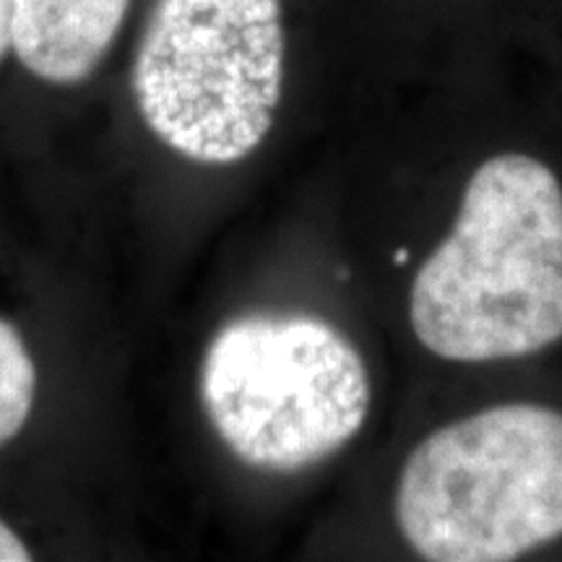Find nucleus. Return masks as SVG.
Here are the masks:
<instances>
[{"mask_svg":"<svg viewBox=\"0 0 562 562\" xmlns=\"http://www.w3.org/2000/svg\"><path fill=\"white\" fill-rule=\"evenodd\" d=\"M37 364L24 336L0 318V448L16 440L32 417Z\"/></svg>","mask_w":562,"mask_h":562,"instance_id":"nucleus-6","label":"nucleus"},{"mask_svg":"<svg viewBox=\"0 0 562 562\" xmlns=\"http://www.w3.org/2000/svg\"><path fill=\"white\" fill-rule=\"evenodd\" d=\"M417 341L446 362L537 355L562 339V186L531 154H495L409 290Z\"/></svg>","mask_w":562,"mask_h":562,"instance_id":"nucleus-1","label":"nucleus"},{"mask_svg":"<svg viewBox=\"0 0 562 562\" xmlns=\"http://www.w3.org/2000/svg\"><path fill=\"white\" fill-rule=\"evenodd\" d=\"M32 552L16 529L0 518V562H30Z\"/></svg>","mask_w":562,"mask_h":562,"instance_id":"nucleus-7","label":"nucleus"},{"mask_svg":"<svg viewBox=\"0 0 562 562\" xmlns=\"http://www.w3.org/2000/svg\"><path fill=\"white\" fill-rule=\"evenodd\" d=\"M13 11L16 0H0V70L13 63Z\"/></svg>","mask_w":562,"mask_h":562,"instance_id":"nucleus-8","label":"nucleus"},{"mask_svg":"<svg viewBox=\"0 0 562 562\" xmlns=\"http://www.w3.org/2000/svg\"><path fill=\"white\" fill-rule=\"evenodd\" d=\"M292 58V0H144L125 83L159 144L227 167L269 138Z\"/></svg>","mask_w":562,"mask_h":562,"instance_id":"nucleus-2","label":"nucleus"},{"mask_svg":"<svg viewBox=\"0 0 562 562\" xmlns=\"http://www.w3.org/2000/svg\"><path fill=\"white\" fill-rule=\"evenodd\" d=\"M144 0H16L13 66L50 91L100 79Z\"/></svg>","mask_w":562,"mask_h":562,"instance_id":"nucleus-5","label":"nucleus"},{"mask_svg":"<svg viewBox=\"0 0 562 562\" xmlns=\"http://www.w3.org/2000/svg\"><path fill=\"white\" fill-rule=\"evenodd\" d=\"M199 396L211 430L237 461L294 474L360 435L372 389L360 349L331 321L252 311L209 339Z\"/></svg>","mask_w":562,"mask_h":562,"instance_id":"nucleus-4","label":"nucleus"},{"mask_svg":"<svg viewBox=\"0 0 562 562\" xmlns=\"http://www.w3.org/2000/svg\"><path fill=\"white\" fill-rule=\"evenodd\" d=\"M404 542L432 562H505L562 537V412L497 404L422 438L393 497Z\"/></svg>","mask_w":562,"mask_h":562,"instance_id":"nucleus-3","label":"nucleus"},{"mask_svg":"<svg viewBox=\"0 0 562 562\" xmlns=\"http://www.w3.org/2000/svg\"><path fill=\"white\" fill-rule=\"evenodd\" d=\"M417 3H419V0H417ZM435 3H446V0H435ZM459 3H461V0H459Z\"/></svg>","mask_w":562,"mask_h":562,"instance_id":"nucleus-9","label":"nucleus"}]
</instances>
